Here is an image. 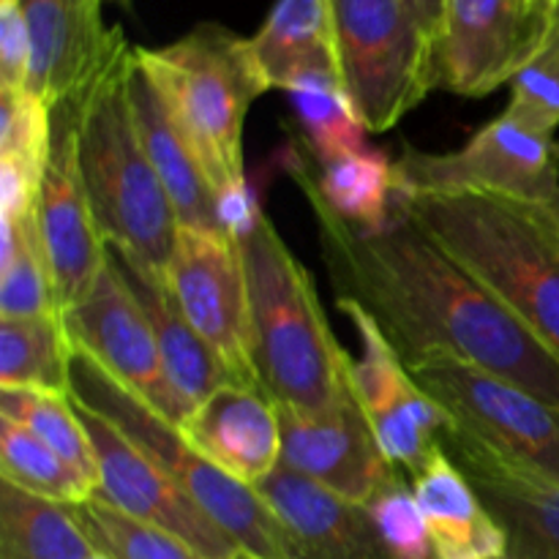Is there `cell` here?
<instances>
[{
	"mask_svg": "<svg viewBox=\"0 0 559 559\" xmlns=\"http://www.w3.org/2000/svg\"><path fill=\"white\" fill-rule=\"evenodd\" d=\"M287 533L298 559H391L369 508L278 464L254 486Z\"/></svg>",
	"mask_w": 559,
	"mask_h": 559,
	"instance_id": "cell-18",
	"label": "cell"
},
{
	"mask_svg": "<svg viewBox=\"0 0 559 559\" xmlns=\"http://www.w3.org/2000/svg\"><path fill=\"white\" fill-rule=\"evenodd\" d=\"M413 5V11L418 14V20L424 22L426 31L440 41V31H442V22H445V9H448V0H407Z\"/></svg>",
	"mask_w": 559,
	"mask_h": 559,
	"instance_id": "cell-37",
	"label": "cell"
},
{
	"mask_svg": "<svg viewBox=\"0 0 559 559\" xmlns=\"http://www.w3.org/2000/svg\"><path fill=\"white\" fill-rule=\"evenodd\" d=\"M407 369L456 435L508 467L559 484V407L453 355H424Z\"/></svg>",
	"mask_w": 559,
	"mask_h": 559,
	"instance_id": "cell-8",
	"label": "cell"
},
{
	"mask_svg": "<svg viewBox=\"0 0 559 559\" xmlns=\"http://www.w3.org/2000/svg\"><path fill=\"white\" fill-rule=\"evenodd\" d=\"M109 254L115 257L131 293L140 300L142 311H145L147 322L153 328V336L158 342V353H162L169 385H173L178 402L183 404L186 415H191L218 388L235 382V377L229 374L222 358L207 347L205 338L189 325L162 273L147 271V267L136 265L134 260L112 249H109Z\"/></svg>",
	"mask_w": 559,
	"mask_h": 559,
	"instance_id": "cell-22",
	"label": "cell"
},
{
	"mask_svg": "<svg viewBox=\"0 0 559 559\" xmlns=\"http://www.w3.org/2000/svg\"><path fill=\"white\" fill-rule=\"evenodd\" d=\"M559 14V0H448L437 41L440 87L480 98L511 85L533 63Z\"/></svg>",
	"mask_w": 559,
	"mask_h": 559,
	"instance_id": "cell-10",
	"label": "cell"
},
{
	"mask_svg": "<svg viewBox=\"0 0 559 559\" xmlns=\"http://www.w3.org/2000/svg\"><path fill=\"white\" fill-rule=\"evenodd\" d=\"M402 205L459 257L559 360V216L508 197L404 194Z\"/></svg>",
	"mask_w": 559,
	"mask_h": 559,
	"instance_id": "cell-4",
	"label": "cell"
},
{
	"mask_svg": "<svg viewBox=\"0 0 559 559\" xmlns=\"http://www.w3.org/2000/svg\"><path fill=\"white\" fill-rule=\"evenodd\" d=\"M52 145V107L31 91L0 87V158L44 178Z\"/></svg>",
	"mask_w": 559,
	"mask_h": 559,
	"instance_id": "cell-33",
	"label": "cell"
},
{
	"mask_svg": "<svg viewBox=\"0 0 559 559\" xmlns=\"http://www.w3.org/2000/svg\"><path fill=\"white\" fill-rule=\"evenodd\" d=\"M33 69V44L20 3L0 5V87L27 91Z\"/></svg>",
	"mask_w": 559,
	"mask_h": 559,
	"instance_id": "cell-36",
	"label": "cell"
},
{
	"mask_svg": "<svg viewBox=\"0 0 559 559\" xmlns=\"http://www.w3.org/2000/svg\"><path fill=\"white\" fill-rule=\"evenodd\" d=\"M60 317L76 353L87 355L164 418L183 426L189 415L169 385L151 322L112 254L91 295Z\"/></svg>",
	"mask_w": 559,
	"mask_h": 559,
	"instance_id": "cell-13",
	"label": "cell"
},
{
	"mask_svg": "<svg viewBox=\"0 0 559 559\" xmlns=\"http://www.w3.org/2000/svg\"><path fill=\"white\" fill-rule=\"evenodd\" d=\"M497 559H508V557H497Z\"/></svg>",
	"mask_w": 559,
	"mask_h": 559,
	"instance_id": "cell-42",
	"label": "cell"
},
{
	"mask_svg": "<svg viewBox=\"0 0 559 559\" xmlns=\"http://www.w3.org/2000/svg\"><path fill=\"white\" fill-rule=\"evenodd\" d=\"M107 0H20L33 44L27 91L55 107L76 98L107 66L123 31L104 22Z\"/></svg>",
	"mask_w": 559,
	"mask_h": 559,
	"instance_id": "cell-17",
	"label": "cell"
},
{
	"mask_svg": "<svg viewBox=\"0 0 559 559\" xmlns=\"http://www.w3.org/2000/svg\"><path fill=\"white\" fill-rule=\"evenodd\" d=\"M71 358L63 317H0V388L71 393Z\"/></svg>",
	"mask_w": 559,
	"mask_h": 559,
	"instance_id": "cell-28",
	"label": "cell"
},
{
	"mask_svg": "<svg viewBox=\"0 0 559 559\" xmlns=\"http://www.w3.org/2000/svg\"><path fill=\"white\" fill-rule=\"evenodd\" d=\"M0 317H60L52 262L36 211L22 218L0 216Z\"/></svg>",
	"mask_w": 559,
	"mask_h": 559,
	"instance_id": "cell-27",
	"label": "cell"
},
{
	"mask_svg": "<svg viewBox=\"0 0 559 559\" xmlns=\"http://www.w3.org/2000/svg\"><path fill=\"white\" fill-rule=\"evenodd\" d=\"M358 331L360 355L353 358V385L388 462L409 480L431 462L451 429L445 409L420 391L385 333L360 306L336 300Z\"/></svg>",
	"mask_w": 559,
	"mask_h": 559,
	"instance_id": "cell-12",
	"label": "cell"
},
{
	"mask_svg": "<svg viewBox=\"0 0 559 559\" xmlns=\"http://www.w3.org/2000/svg\"><path fill=\"white\" fill-rule=\"evenodd\" d=\"M136 47L118 44L80 104V164L93 216L112 251L153 273H167L178 216L158 180L131 104Z\"/></svg>",
	"mask_w": 559,
	"mask_h": 559,
	"instance_id": "cell-3",
	"label": "cell"
},
{
	"mask_svg": "<svg viewBox=\"0 0 559 559\" xmlns=\"http://www.w3.org/2000/svg\"><path fill=\"white\" fill-rule=\"evenodd\" d=\"M442 448L459 464L486 511L508 535V559H559V484L508 467L456 435L442 437Z\"/></svg>",
	"mask_w": 559,
	"mask_h": 559,
	"instance_id": "cell-19",
	"label": "cell"
},
{
	"mask_svg": "<svg viewBox=\"0 0 559 559\" xmlns=\"http://www.w3.org/2000/svg\"><path fill=\"white\" fill-rule=\"evenodd\" d=\"M180 429L202 456L249 486H257L282 464L278 407L260 388L222 385Z\"/></svg>",
	"mask_w": 559,
	"mask_h": 559,
	"instance_id": "cell-20",
	"label": "cell"
},
{
	"mask_svg": "<svg viewBox=\"0 0 559 559\" xmlns=\"http://www.w3.org/2000/svg\"><path fill=\"white\" fill-rule=\"evenodd\" d=\"M71 511L98 555L107 559H205L167 530L140 522L96 497L71 506Z\"/></svg>",
	"mask_w": 559,
	"mask_h": 559,
	"instance_id": "cell-32",
	"label": "cell"
},
{
	"mask_svg": "<svg viewBox=\"0 0 559 559\" xmlns=\"http://www.w3.org/2000/svg\"><path fill=\"white\" fill-rule=\"evenodd\" d=\"M0 418L25 426L33 437L52 448L96 491L98 462L93 440L80 418L71 393L36 391V388H0Z\"/></svg>",
	"mask_w": 559,
	"mask_h": 559,
	"instance_id": "cell-30",
	"label": "cell"
},
{
	"mask_svg": "<svg viewBox=\"0 0 559 559\" xmlns=\"http://www.w3.org/2000/svg\"><path fill=\"white\" fill-rule=\"evenodd\" d=\"M96 555L71 506L0 478V559H91Z\"/></svg>",
	"mask_w": 559,
	"mask_h": 559,
	"instance_id": "cell-26",
	"label": "cell"
},
{
	"mask_svg": "<svg viewBox=\"0 0 559 559\" xmlns=\"http://www.w3.org/2000/svg\"><path fill=\"white\" fill-rule=\"evenodd\" d=\"M131 104H134L136 129L147 158L156 169L158 180L167 189L180 227L205 229V233H229L218 213V197L202 169L200 158L191 151L189 140L180 131L178 120L164 104L162 93L134 58L131 69Z\"/></svg>",
	"mask_w": 559,
	"mask_h": 559,
	"instance_id": "cell-21",
	"label": "cell"
},
{
	"mask_svg": "<svg viewBox=\"0 0 559 559\" xmlns=\"http://www.w3.org/2000/svg\"><path fill=\"white\" fill-rule=\"evenodd\" d=\"M36 213L63 314L91 295L109 260V246L93 216L82 178L76 98H66L52 107V145L38 189Z\"/></svg>",
	"mask_w": 559,
	"mask_h": 559,
	"instance_id": "cell-14",
	"label": "cell"
},
{
	"mask_svg": "<svg viewBox=\"0 0 559 559\" xmlns=\"http://www.w3.org/2000/svg\"><path fill=\"white\" fill-rule=\"evenodd\" d=\"M282 464L336 491L344 500L366 506L399 473L382 453L358 396L322 415L278 407Z\"/></svg>",
	"mask_w": 559,
	"mask_h": 559,
	"instance_id": "cell-16",
	"label": "cell"
},
{
	"mask_svg": "<svg viewBox=\"0 0 559 559\" xmlns=\"http://www.w3.org/2000/svg\"><path fill=\"white\" fill-rule=\"evenodd\" d=\"M136 58L200 158L218 205L246 191V115L273 91L251 38L202 22L167 47H136Z\"/></svg>",
	"mask_w": 559,
	"mask_h": 559,
	"instance_id": "cell-5",
	"label": "cell"
},
{
	"mask_svg": "<svg viewBox=\"0 0 559 559\" xmlns=\"http://www.w3.org/2000/svg\"><path fill=\"white\" fill-rule=\"evenodd\" d=\"M0 475L20 489L66 506H80L93 497L91 484L71 464L9 418H0Z\"/></svg>",
	"mask_w": 559,
	"mask_h": 559,
	"instance_id": "cell-31",
	"label": "cell"
},
{
	"mask_svg": "<svg viewBox=\"0 0 559 559\" xmlns=\"http://www.w3.org/2000/svg\"><path fill=\"white\" fill-rule=\"evenodd\" d=\"M249 287L251 360L276 407L322 415L355 396L353 355L328 325L320 293L271 218L257 207L235 233Z\"/></svg>",
	"mask_w": 559,
	"mask_h": 559,
	"instance_id": "cell-2",
	"label": "cell"
},
{
	"mask_svg": "<svg viewBox=\"0 0 559 559\" xmlns=\"http://www.w3.org/2000/svg\"><path fill=\"white\" fill-rule=\"evenodd\" d=\"M229 559H260V557H254V555H249V551L240 549V551H235V555L229 557Z\"/></svg>",
	"mask_w": 559,
	"mask_h": 559,
	"instance_id": "cell-38",
	"label": "cell"
},
{
	"mask_svg": "<svg viewBox=\"0 0 559 559\" xmlns=\"http://www.w3.org/2000/svg\"><path fill=\"white\" fill-rule=\"evenodd\" d=\"M91 559H107L104 555H96V557H91Z\"/></svg>",
	"mask_w": 559,
	"mask_h": 559,
	"instance_id": "cell-41",
	"label": "cell"
},
{
	"mask_svg": "<svg viewBox=\"0 0 559 559\" xmlns=\"http://www.w3.org/2000/svg\"><path fill=\"white\" fill-rule=\"evenodd\" d=\"M71 399L109 420L126 440L156 462L238 549L260 559H298L287 533L254 486L216 467L186 440L178 424L126 391L102 366L76 349L71 358Z\"/></svg>",
	"mask_w": 559,
	"mask_h": 559,
	"instance_id": "cell-6",
	"label": "cell"
},
{
	"mask_svg": "<svg viewBox=\"0 0 559 559\" xmlns=\"http://www.w3.org/2000/svg\"><path fill=\"white\" fill-rule=\"evenodd\" d=\"M413 491L429 524L435 559L508 557V535L486 511L478 491L445 448L413 478Z\"/></svg>",
	"mask_w": 559,
	"mask_h": 559,
	"instance_id": "cell-23",
	"label": "cell"
},
{
	"mask_svg": "<svg viewBox=\"0 0 559 559\" xmlns=\"http://www.w3.org/2000/svg\"><path fill=\"white\" fill-rule=\"evenodd\" d=\"M511 98L506 112L546 134L559 129V14L533 63L511 82Z\"/></svg>",
	"mask_w": 559,
	"mask_h": 559,
	"instance_id": "cell-35",
	"label": "cell"
},
{
	"mask_svg": "<svg viewBox=\"0 0 559 559\" xmlns=\"http://www.w3.org/2000/svg\"><path fill=\"white\" fill-rule=\"evenodd\" d=\"M287 173L295 183H306L336 216L377 229L396 211V158L380 147L364 145L325 164H314L298 142L289 145Z\"/></svg>",
	"mask_w": 559,
	"mask_h": 559,
	"instance_id": "cell-24",
	"label": "cell"
},
{
	"mask_svg": "<svg viewBox=\"0 0 559 559\" xmlns=\"http://www.w3.org/2000/svg\"><path fill=\"white\" fill-rule=\"evenodd\" d=\"M293 102L300 129V151L325 164L366 145V126L336 74H314L284 91Z\"/></svg>",
	"mask_w": 559,
	"mask_h": 559,
	"instance_id": "cell-29",
	"label": "cell"
},
{
	"mask_svg": "<svg viewBox=\"0 0 559 559\" xmlns=\"http://www.w3.org/2000/svg\"><path fill=\"white\" fill-rule=\"evenodd\" d=\"M257 60L271 87L289 91L314 74H338L331 0H276L251 36Z\"/></svg>",
	"mask_w": 559,
	"mask_h": 559,
	"instance_id": "cell-25",
	"label": "cell"
},
{
	"mask_svg": "<svg viewBox=\"0 0 559 559\" xmlns=\"http://www.w3.org/2000/svg\"><path fill=\"white\" fill-rule=\"evenodd\" d=\"M336 300L360 306L404 366L440 353L516 382L559 407V360L540 338L396 200L388 224L358 227L306 183Z\"/></svg>",
	"mask_w": 559,
	"mask_h": 559,
	"instance_id": "cell-1",
	"label": "cell"
},
{
	"mask_svg": "<svg viewBox=\"0 0 559 559\" xmlns=\"http://www.w3.org/2000/svg\"><path fill=\"white\" fill-rule=\"evenodd\" d=\"M76 409L96 451L98 486L93 491L96 500L140 522L167 530L205 559H229L240 551L235 540L109 420L80 404Z\"/></svg>",
	"mask_w": 559,
	"mask_h": 559,
	"instance_id": "cell-15",
	"label": "cell"
},
{
	"mask_svg": "<svg viewBox=\"0 0 559 559\" xmlns=\"http://www.w3.org/2000/svg\"><path fill=\"white\" fill-rule=\"evenodd\" d=\"M366 508L391 559H435L429 524L404 475L377 491Z\"/></svg>",
	"mask_w": 559,
	"mask_h": 559,
	"instance_id": "cell-34",
	"label": "cell"
},
{
	"mask_svg": "<svg viewBox=\"0 0 559 559\" xmlns=\"http://www.w3.org/2000/svg\"><path fill=\"white\" fill-rule=\"evenodd\" d=\"M107 3H118V5H129V0H107Z\"/></svg>",
	"mask_w": 559,
	"mask_h": 559,
	"instance_id": "cell-39",
	"label": "cell"
},
{
	"mask_svg": "<svg viewBox=\"0 0 559 559\" xmlns=\"http://www.w3.org/2000/svg\"><path fill=\"white\" fill-rule=\"evenodd\" d=\"M164 278L189 325L222 358L235 382L260 388L251 360L249 287L238 238L178 227Z\"/></svg>",
	"mask_w": 559,
	"mask_h": 559,
	"instance_id": "cell-11",
	"label": "cell"
},
{
	"mask_svg": "<svg viewBox=\"0 0 559 559\" xmlns=\"http://www.w3.org/2000/svg\"><path fill=\"white\" fill-rule=\"evenodd\" d=\"M3 3H20V0H0V5Z\"/></svg>",
	"mask_w": 559,
	"mask_h": 559,
	"instance_id": "cell-40",
	"label": "cell"
},
{
	"mask_svg": "<svg viewBox=\"0 0 559 559\" xmlns=\"http://www.w3.org/2000/svg\"><path fill=\"white\" fill-rule=\"evenodd\" d=\"M338 74L366 131L402 123L440 87L437 38L407 0H331Z\"/></svg>",
	"mask_w": 559,
	"mask_h": 559,
	"instance_id": "cell-7",
	"label": "cell"
},
{
	"mask_svg": "<svg viewBox=\"0 0 559 559\" xmlns=\"http://www.w3.org/2000/svg\"><path fill=\"white\" fill-rule=\"evenodd\" d=\"M396 180L404 194L475 191L530 202L559 216V140L502 109L456 151L404 147Z\"/></svg>",
	"mask_w": 559,
	"mask_h": 559,
	"instance_id": "cell-9",
	"label": "cell"
}]
</instances>
